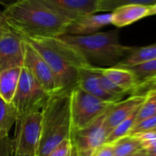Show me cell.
Here are the masks:
<instances>
[{
	"mask_svg": "<svg viewBox=\"0 0 156 156\" xmlns=\"http://www.w3.org/2000/svg\"><path fill=\"white\" fill-rule=\"evenodd\" d=\"M138 109L136 111H134L129 118H127L125 120H123L121 123H119L115 129H113L109 132V134L106 138L105 143L111 144V143L115 142L116 140H119V139H121V138L129 135L130 129H132V127L134 125L135 118H136Z\"/></svg>",
	"mask_w": 156,
	"mask_h": 156,
	"instance_id": "cell-24",
	"label": "cell"
},
{
	"mask_svg": "<svg viewBox=\"0 0 156 156\" xmlns=\"http://www.w3.org/2000/svg\"><path fill=\"white\" fill-rule=\"evenodd\" d=\"M111 144L114 156H131L143 150L141 142L134 136H125Z\"/></svg>",
	"mask_w": 156,
	"mask_h": 156,
	"instance_id": "cell-19",
	"label": "cell"
},
{
	"mask_svg": "<svg viewBox=\"0 0 156 156\" xmlns=\"http://www.w3.org/2000/svg\"><path fill=\"white\" fill-rule=\"evenodd\" d=\"M13 156H23V155H16V154H14Z\"/></svg>",
	"mask_w": 156,
	"mask_h": 156,
	"instance_id": "cell-38",
	"label": "cell"
},
{
	"mask_svg": "<svg viewBox=\"0 0 156 156\" xmlns=\"http://www.w3.org/2000/svg\"><path fill=\"white\" fill-rule=\"evenodd\" d=\"M154 129H156V116L148 118L138 123H135L128 136H135L137 134Z\"/></svg>",
	"mask_w": 156,
	"mask_h": 156,
	"instance_id": "cell-26",
	"label": "cell"
},
{
	"mask_svg": "<svg viewBox=\"0 0 156 156\" xmlns=\"http://www.w3.org/2000/svg\"><path fill=\"white\" fill-rule=\"evenodd\" d=\"M2 17H3V16H2V12H1V11H0V20H1Z\"/></svg>",
	"mask_w": 156,
	"mask_h": 156,
	"instance_id": "cell-36",
	"label": "cell"
},
{
	"mask_svg": "<svg viewBox=\"0 0 156 156\" xmlns=\"http://www.w3.org/2000/svg\"><path fill=\"white\" fill-rule=\"evenodd\" d=\"M146 17H149V7L121 6L111 12V24L117 28H124Z\"/></svg>",
	"mask_w": 156,
	"mask_h": 156,
	"instance_id": "cell-16",
	"label": "cell"
},
{
	"mask_svg": "<svg viewBox=\"0 0 156 156\" xmlns=\"http://www.w3.org/2000/svg\"><path fill=\"white\" fill-rule=\"evenodd\" d=\"M51 68L58 92L70 91L78 86L80 71L91 65L77 49L54 38H24Z\"/></svg>",
	"mask_w": 156,
	"mask_h": 156,
	"instance_id": "cell-2",
	"label": "cell"
},
{
	"mask_svg": "<svg viewBox=\"0 0 156 156\" xmlns=\"http://www.w3.org/2000/svg\"><path fill=\"white\" fill-rule=\"evenodd\" d=\"M110 108L90 125L73 131L71 140L77 150L78 156H91L99 146L105 143L108 135L105 130L104 121Z\"/></svg>",
	"mask_w": 156,
	"mask_h": 156,
	"instance_id": "cell-9",
	"label": "cell"
},
{
	"mask_svg": "<svg viewBox=\"0 0 156 156\" xmlns=\"http://www.w3.org/2000/svg\"><path fill=\"white\" fill-rule=\"evenodd\" d=\"M156 15V3L151 7H149V17Z\"/></svg>",
	"mask_w": 156,
	"mask_h": 156,
	"instance_id": "cell-34",
	"label": "cell"
},
{
	"mask_svg": "<svg viewBox=\"0 0 156 156\" xmlns=\"http://www.w3.org/2000/svg\"><path fill=\"white\" fill-rule=\"evenodd\" d=\"M113 104L87 93L79 87L71 92V115L73 131L86 128L106 112Z\"/></svg>",
	"mask_w": 156,
	"mask_h": 156,
	"instance_id": "cell-5",
	"label": "cell"
},
{
	"mask_svg": "<svg viewBox=\"0 0 156 156\" xmlns=\"http://www.w3.org/2000/svg\"><path fill=\"white\" fill-rule=\"evenodd\" d=\"M153 131H156V129H154V130H153Z\"/></svg>",
	"mask_w": 156,
	"mask_h": 156,
	"instance_id": "cell-40",
	"label": "cell"
},
{
	"mask_svg": "<svg viewBox=\"0 0 156 156\" xmlns=\"http://www.w3.org/2000/svg\"><path fill=\"white\" fill-rule=\"evenodd\" d=\"M50 96L22 67L18 88L11 103L16 108L19 118L41 111Z\"/></svg>",
	"mask_w": 156,
	"mask_h": 156,
	"instance_id": "cell-7",
	"label": "cell"
},
{
	"mask_svg": "<svg viewBox=\"0 0 156 156\" xmlns=\"http://www.w3.org/2000/svg\"><path fill=\"white\" fill-rule=\"evenodd\" d=\"M145 95H130V97L126 99L115 103L110 108L104 121L107 135H108L113 129L136 111L143 103Z\"/></svg>",
	"mask_w": 156,
	"mask_h": 156,
	"instance_id": "cell-12",
	"label": "cell"
},
{
	"mask_svg": "<svg viewBox=\"0 0 156 156\" xmlns=\"http://www.w3.org/2000/svg\"><path fill=\"white\" fill-rule=\"evenodd\" d=\"M51 9L73 20L82 16L96 14L99 0H41Z\"/></svg>",
	"mask_w": 156,
	"mask_h": 156,
	"instance_id": "cell-11",
	"label": "cell"
},
{
	"mask_svg": "<svg viewBox=\"0 0 156 156\" xmlns=\"http://www.w3.org/2000/svg\"><path fill=\"white\" fill-rule=\"evenodd\" d=\"M91 156H114L113 144H102L92 153Z\"/></svg>",
	"mask_w": 156,
	"mask_h": 156,
	"instance_id": "cell-29",
	"label": "cell"
},
{
	"mask_svg": "<svg viewBox=\"0 0 156 156\" xmlns=\"http://www.w3.org/2000/svg\"><path fill=\"white\" fill-rule=\"evenodd\" d=\"M92 70L98 74V82H99V86L100 87L108 94L122 100L123 97L126 95L121 89H119L117 86H115L108 78H107L100 71H99V67H97L95 65H92Z\"/></svg>",
	"mask_w": 156,
	"mask_h": 156,
	"instance_id": "cell-25",
	"label": "cell"
},
{
	"mask_svg": "<svg viewBox=\"0 0 156 156\" xmlns=\"http://www.w3.org/2000/svg\"><path fill=\"white\" fill-rule=\"evenodd\" d=\"M68 156H78V153H77V150L75 148V146L73 145V143L72 142V147H71V151L69 152V155Z\"/></svg>",
	"mask_w": 156,
	"mask_h": 156,
	"instance_id": "cell-33",
	"label": "cell"
},
{
	"mask_svg": "<svg viewBox=\"0 0 156 156\" xmlns=\"http://www.w3.org/2000/svg\"><path fill=\"white\" fill-rule=\"evenodd\" d=\"M156 3V0H99L97 12L110 13L119 7L126 5H136L151 7Z\"/></svg>",
	"mask_w": 156,
	"mask_h": 156,
	"instance_id": "cell-21",
	"label": "cell"
},
{
	"mask_svg": "<svg viewBox=\"0 0 156 156\" xmlns=\"http://www.w3.org/2000/svg\"><path fill=\"white\" fill-rule=\"evenodd\" d=\"M41 111L19 118L14 139H11L13 155L37 156L41 136Z\"/></svg>",
	"mask_w": 156,
	"mask_h": 156,
	"instance_id": "cell-6",
	"label": "cell"
},
{
	"mask_svg": "<svg viewBox=\"0 0 156 156\" xmlns=\"http://www.w3.org/2000/svg\"><path fill=\"white\" fill-rule=\"evenodd\" d=\"M131 156H132V155H131Z\"/></svg>",
	"mask_w": 156,
	"mask_h": 156,
	"instance_id": "cell-41",
	"label": "cell"
},
{
	"mask_svg": "<svg viewBox=\"0 0 156 156\" xmlns=\"http://www.w3.org/2000/svg\"><path fill=\"white\" fill-rule=\"evenodd\" d=\"M150 90L156 92V80H151V81H149L147 83H144L139 86L134 95H145V93Z\"/></svg>",
	"mask_w": 156,
	"mask_h": 156,
	"instance_id": "cell-30",
	"label": "cell"
},
{
	"mask_svg": "<svg viewBox=\"0 0 156 156\" xmlns=\"http://www.w3.org/2000/svg\"><path fill=\"white\" fill-rule=\"evenodd\" d=\"M132 156H148V154L146 153V151L144 150H141V151H138L137 153L133 154Z\"/></svg>",
	"mask_w": 156,
	"mask_h": 156,
	"instance_id": "cell-35",
	"label": "cell"
},
{
	"mask_svg": "<svg viewBox=\"0 0 156 156\" xmlns=\"http://www.w3.org/2000/svg\"><path fill=\"white\" fill-rule=\"evenodd\" d=\"M41 111V136L37 156H47L62 141L72 139L71 92L51 95Z\"/></svg>",
	"mask_w": 156,
	"mask_h": 156,
	"instance_id": "cell-3",
	"label": "cell"
},
{
	"mask_svg": "<svg viewBox=\"0 0 156 156\" xmlns=\"http://www.w3.org/2000/svg\"><path fill=\"white\" fill-rule=\"evenodd\" d=\"M81 89L86 91L87 93L98 98L103 101L108 103H117L120 101V99L106 93L99 86L98 74L92 70V65H89L87 68H83L80 71L79 81L78 86Z\"/></svg>",
	"mask_w": 156,
	"mask_h": 156,
	"instance_id": "cell-15",
	"label": "cell"
},
{
	"mask_svg": "<svg viewBox=\"0 0 156 156\" xmlns=\"http://www.w3.org/2000/svg\"><path fill=\"white\" fill-rule=\"evenodd\" d=\"M22 67H13L0 73V97L12 103L16 94Z\"/></svg>",
	"mask_w": 156,
	"mask_h": 156,
	"instance_id": "cell-17",
	"label": "cell"
},
{
	"mask_svg": "<svg viewBox=\"0 0 156 156\" xmlns=\"http://www.w3.org/2000/svg\"><path fill=\"white\" fill-rule=\"evenodd\" d=\"M9 132L0 130V156H13Z\"/></svg>",
	"mask_w": 156,
	"mask_h": 156,
	"instance_id": "cell-27",
	"label": "cell"
},
{
	"mask_svg": "<svg viewBox=\"0 0 156 156\" xmlns=\"http://www.w3.org/2000/svg\"><path fill=\"white\" fill-rule=\"evenodd\" d=\"M144 151H145L148 154L156 155V141H154L152 144H151V145L148 146L146 149H144Z\"/></svg>",
	"mask_w": 156,
	"mask_h": 156,
	"instance_id": "cell-31",
	"label": "cell"
},
{
	"mask_svg": "<svg viewBox=\"0 0 156 156\" xmlns=\"http://www.w3.org/2000/svg\"><path fill=\"white\" fill-rule=\"evenodd\" d=\"M18 119L19 114L14 106L0 97V130L9 132Z\"/></svg>",
	"mask_w": 156,
	"mask_h": 156,
	"instance_id": "cell-20",
	"label": "cell"
},
{
	"mask_svg": "<svg viewBox=\"0 0 156 156\" xmlns=\"http://www.w3.org/2000/svg\"><path fill=\"white\" fill-rule=\"evenodd\" d=\"M147 153V152H146ZM148 154V153H147ZM148 156H156V155H152V154H148Z\"/></svg>",
	"mask_w": 156,
	"mask_h": 156,
	"instance_id": "cell-37",
	"label": "cell"
},
{
	"mask_svg": "<svg viewBox=\"0 0 156 156\" xmlns=\"http://www.w3.org/2000/svg\"><path fill=\"white\" fill-rule=\"evenodd\" d=\"M3 18L24 38H54L65 33L71 20L41 0H19L5 8Z\"/></svg>",
	"mask_w": 156,
	"mask_h": 156,
	"instance_id": "cell-1",
	"label": "cell"
},
{
	"mask_svg": "<svg viewBox=\"0 0 156 156\" xmlns=\"http://www.w3.org/2000/svg\"><path fill=\"white\" fill-rule=\"evenodd\" d=\"M156 59V43L142 46V47H133L130 53L121 60L115 66L121 68H129L137 64H140L149 61Z\"/></svg>",
	"mask_w": 156,
	"mask_h": 156,
	"instance_id": "cell-18",
	"label": "cell"
},
{
	"mask_svg": "<svg viewBox=\"0 0 156 156\" xmlns=\"http://www.w3.org/2000/svg\"><path fill=\"white\" fill-rule=\"evenodd\" d=\"M152 80H156V78H154V79H152ZM146 83H147V82H146ZM141 85H142V84H141ZM137 89H138V88H137Z\"/></svg>",
	"mask_w": 156,
	"mask_h": 156,
	"instance_id": "cell-39",
	"label": "cell"
},
{
	"mask_svg": "<svg viewBox=\"0 0 156 156\" xmlns=\"http://www.w3.org/2000/svg\"><path fill=\"white\" fill-rule=\"evenodd\" d=\"M111 24V12L104 14H90L82 16L70 22L64 34L68 35H90L97 33L103 27Z\"/></svg>",
	"mask_w": 156,
	"mask_h": 156,
	"instance_id": "cell-13",
	"label": "cell"
},
{
	"mask_svg": "<svg viewBox=\"0 0 156 156\" xmlns=\"http://www.w3.org/2000/svg\"><path fill=\"white\" fill-rule=\"evenodd\" d=\"M59 38L77 49L91 65L115 66L133 49L119 42L118 30L82 36L63 34Z\"/></svg>",
	"mask_w": 156,
	"mask_h": 156,
	"instance_id": "cell-4",
	"label": "cell"
},
{
	"mask_svg": "<svg viewBox=\"0 0 156 156\" xmlns=\"http://www.w3.org/2000/svg\"><path fill=\"white\" fill-rule=\"evenodd\" d=\"M24 41L23 67L47 94L52 95L58 92L54 75L47 62L28 41L25 40Z\"/></svg>",
	"mask_w": 156,
	"mask_h": 156,
	"instance_id": "cell-10",
	"label": "cell"
},
{
	"mask_svg": "<svg viewBox=\"0 0 156 156\" xmlns=\"http://www.w3.org/2000/svg\"><path fill=\"white\" fill-rule=\"evenodd\" d=\"M24 43L22 36L2 17L0 20V73L13 67H23Z\"/></svg>",
	"mask_w": 156,
	"mask_h": 156,
	"instance_id": "cell-8",
	"label": "cell"
},
{
	"mask_svg": "<svg viewBox=\"0 0 156 156\" xmlns=\"http://www.w3.org/2000/svg\"><path fill=\"white\" fill-rule=\"evenodd\" d=\"M127 69H129L135 74L139 87L141 84H144L156 78V59L129 67Z\"/></svg>",
	"mask_w": 156,
	"mask_h": 156,
	"instance_id": "cell-22",
	"label": "cell"
},
{
	"mask_svg": "<svg viewBox=\"0 0 156 156\" xmlns=\"http://www.w3.org/2000/svg\"><path fill=\"white\" fill-rule=\"evenodd\" d=\"M99 71L126 95H134L138 88V81L135 74L127 68L117 66L99 67Z\"/></svg>",
	"mask_w": 156,
	"mask_h": 156,
	"instance_id": "cell-14",
	"label": "cell"
},
{
	"mask_svg": "<svg viewBox=\"0 0 156 156\" xmlns=\"http://www.w3.org/2000/svg\"><path fill=\"white\" fill-rule=\"evenodd\" d=\"M153 116H156V92L150 90L145 93V99L137 111L134 124Z\"/></svg>",
	"mask_w": 156,
	"mask_h": 156,
	"instance_id": "cell-23",
	"label": "cell"
},
{
	"mask_svg": "<svg viewBox=\"0 0 156 156\" xmlns=\"http://www.w3.org/2000/svg\"><path fill=\"white\" fill-rule=\"evenodd\" d=\"M72 147L71 140H64L57 145L47 156H68Z\"/></svg>",
	"mask_w": 156,
	"mask_h": 156,
	"instance_id": "cell-28",
	"label": "cell"
},
{
	"mask_svg": "<svg viewBox=\"0 0 156 156\" xmlns=\"http://www.w3.org/2000/svg\"><path fill=\"white\" fill-rule=\"evenodd\" d=\"M17 1H19V0H0V4L4 6V8H7L12 4L16 3Z\"/></svg>",
	"mask_w": 156,
	"mask_h": 156,
	"instance_id": "cell-32",
	"label": "cell"
}]
</instances>
